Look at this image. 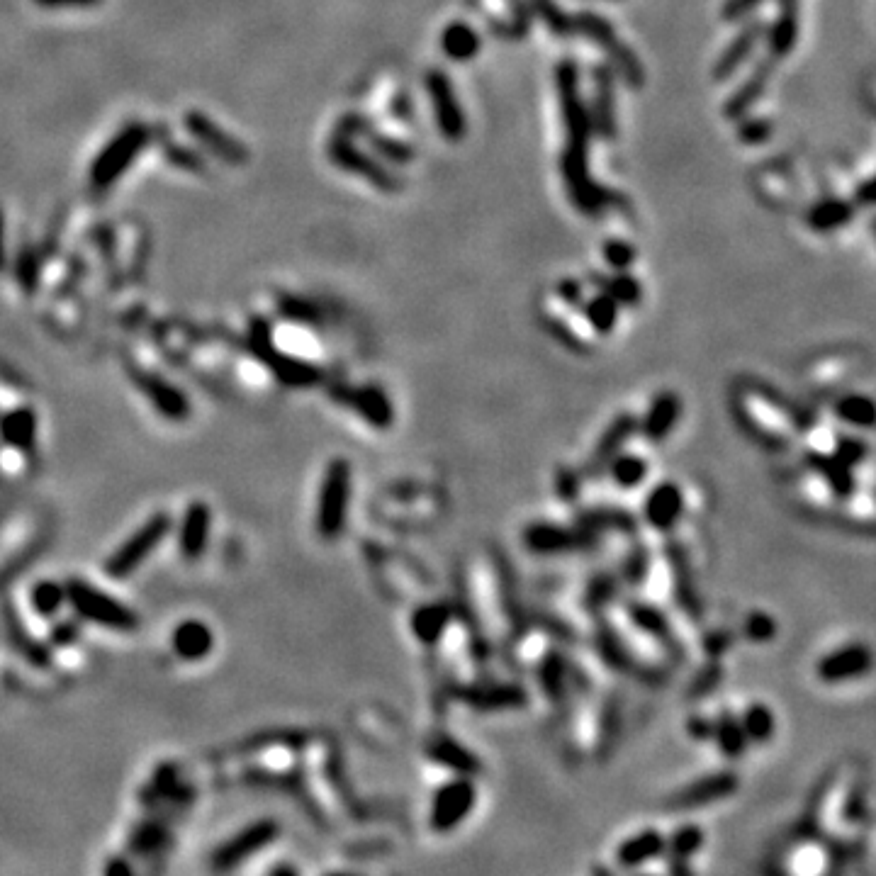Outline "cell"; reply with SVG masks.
Listing matches in <instances>:
<instances>
[{
	"instance_id": "obj_33",
	"label": "cell",
	"mask_w": 876,
	"mask_h": 876,
	"mask_svg": "<svg viewBox=\"0 0 876 876\" xmlns=\"http://www.w3.org/2000/svg\"><path fill=\"white\" fill-rule=\"evenodd\" d=\"M701 847H704V830L696 825H682L667 838L665 855H672L670 859H677V862H687Z\"/></svg>"
},
{
	"instance_id": "obj_29",
	"label": "cell",
	"mask_w": 876,
	"mask_h": 876,
	"mask_svg": "<svg viewBox=\"0 0 876 876\" xmlns=\"http://www.w3.org/2000/svg\"><path fill=\"white\" fill-rule=\"evenodd\" d=\"M465 699L480 709H511L524 704V692L519 687H480L477 692L465 689Z\"/></svg>"
},
{
	"instance_id": "obj_10",
	"label": "cell",
	"mask_w": 876,
	"mask_h": 876,
	"mask_svg": "<svg viewBox=\"0 0 876 876\" xmlns=\"http://www.w3.org/2000/svg\"><path fill=\"white\" fill-rule=\"evenodd\" d=\"M738 777L733 772H716L709 774L704 779H696V782L682 786L677 794H672L667 799L665 806L675 808V811H689V808H701L709 806V803L723 801L728 796H733L738 791Z\"/></svg>"
},
{
	"instance_id": "obj_19",
	"label": "cell",
	"mask_w": 876,
	"mask_h": 876,
	"mask_svg": "<svg viewBox=\"0 0 876 876\" xmlns=\"http://www.w3.org/2000/svg\"><path fill=\"white\" fill-rule=\"evenodd\" d=\"M207 536H210V509L202 502L190 504L185 511V519L181 526V553L183 558L195 560L200 558L202 550L207 546Z\"/></svg>"
},
{
	"instance_id": "obj_24",
	"label": "cell",
	"mask_w": 876,
	"mask_h": 876,
	"mask_svg": "<svg viewBox=\"0 0 876 876\" xmlns=\"http://www.w3.org/2000/svg\"><path fill=\"white\" fill-rule=\"evenodd\" d=\"M171 645L176 655L183 660H200L212 650V633L205 623L200 621H183L181 626L173 631Z\"/></svg>"
},
{
	"instance_id": "obj_27",
	"label": "cell",
	"mask_w": 876,
	"mask_h": 876,
	"mask_svg": "<svg viewBox=\"0 0 876 876\" xmlns=\"http://www.w3.org/2000/svg\"><path fill=\"white\" fill-rule=\"evenodd\" d=\"M611 480L621 487V490H636L638 485H643L645 477H648V460L636 453H619L609 463Z\"/></svg>"
},
{
	"instance_id": "obj_16",
	"label": "cell",
	"mask_w": 876,
	"mask_h": 876,
	"mask_svg": "<svg viewBox=\"0 0 876 876\" xmlns=\"http://www.w3.org/2000/svg\"><path fill=\"white\" fill-rule=\"evenodd\" d=\"M570 735L575 748L584 752V755L592 752L594 748H599L604 738V711L599 709L597 704H592V701H587V704H584V701L582 704H577L575 713H572Z\"/></svg>"
},
{
	"instance_id": "obj_42",
	"label": "cell",
	"mask_w": 876,
	"mask_h": 876,
	"mask_svg": "<svg viewBox=\"0 0 876 876\" xmlns=\"http://www.w3.org/2000/svg\"><path fill=\"white\" fill-rule=\"evenodd\" d=\"M762 0H728V5H726V10H723V15H726L728 20H735V18H740V15H745V13H750L752 8H755V5H760Z\"/></svg>"
},
{
	"instance_id": "obj_31",
	"label": "cell",
	"mask_w": 876,
	"mask_h": 876,
	"mask_svg": "<svg viewBox=\"0 0 876 876\" xmlns=\"http://www.w3.org/2000/svg\"><path fill=\"white\" fill-rule=\"evenodd\" d=\"M796 37H799V18H796V10L791 5V0H786L784 13L779 15L777 25L769 32V52L774 56L786 54L796 44Z\"/></svg>"
},
{
	"instance_id": "obj_43",
	"label": "cell",
	"mask_w": 876,
	"mask_h": 876,
	"mask_svg": "<svg viewBox=\"0 0 876 876\" xmlns=\"http://www.w3.org/2000/svg\"><path fill=\"white\" fill-rule=\"evenodd\" d=\"M845 816H847V821H862L864 818V801H862V794H852L850 796V801H847V806H845Z\"/></svg>"
},
{
	"instance_id": "obj_40",
	"label": "cell",
	"mask_w": 876,
	"mask_h": 876,
	"mask_svg": "<svg viewBox=\"0 0 876 876\" xmlns=\"http://www.w3.org/2000/svg\"><path fill=\"white\" fill-rule=\"evenodd\" d=\"M835 456H838L840 460H845L847 465H857V463H862V460L869 456V446L862 441V438L840 436L838 438V451H835Z\"/></svg>"
},
{
	"instance_id": "obj_41",
	"label": "cell",
	"mask_w": 876,
	"mask_h": 876,
	"mask_svg": "<svg viewBox=\"0 0 876 876\" xmlns=\"http://www.w3.org/2000/svg\"><path fill=\"white\" fill-rule=\"evenodd\" d=\"M587 314H589V322H592L599 331H609L614 327L616 312H614V302H611L609 297H599L597 302H592Z\"/></svg>"
},
{
	"instance_id": "obj_18",
	"label": "cell",
	"mask_w": 876,
	"mask_h": 876,
	"mask_svg": "<svg viewBox=\"0 0 876 876\" xmlns=\"http://www.w3.org/2000/svg\"><path fill=\"white\" fill-rule=\"evenodd\" d=\"M638 431V421L633 417H628V414H623L614 421V424L609 426V429L604 431L602 438L597 441V446H594L592 458H589V465H592L594 470H602L604 465H609L611 460L621 453V448L626 446L628 438Z\"/></svg>"
},
{
	"instance_id": "obj_46",
	"label": "cell",
	"mask_w": 876,
	"mask_h": 876,
	"mask_svg": "<svg viewBox=\"0 0 876 876\" xmlns=\"http://www.w3.org/2000/svg\"><path fill=\"white\" fill-rule=\"evenodd\" d=\"M859 200L862 202H876V178L874 181L864 183L862 190H859Z\"/></svg>"
},
{
	"instance_id": "obj_14",
	"label": "cell",
	"mask_w": 876,
	"mask_h": 876,
	"mask_svg": "<svg viewBox=\"0 0 876 876\" xmlns=\"http://www.w3.org/2000/svg\"><path fill=\"white\" fill-rule=\"evenodd\" d=\"M679 414H682V404H679L677 395H672V392H665V395H657L655 402L650 404L648 414H645V419L640 421L638 431L648 438L650 443H660L665 441L667 436L675 431Z\"/></svg>"
},
{
	"instance_id": "obj_7",
	"label": "cell",
	"mask_w": 876,
	"mask_h": 876,
	"mask_svg": "<svg viewBox=\"0 0 876 876\" xmlns=\"http://www.w3.org/2000/svg\"><path fill=\"white\" fill-rule=\"evenodd\" d=\"M477 791L475 784L470 782V777H458L453 782L443 784L436 791L434 803H431L429 823L436 833H448V830H456L465 818L470 816V811L475 808Z\"/></svg>"
},
{
	"instance_id": "obj_21",
	"label": "cell",
	"mask_w": 876,
	"mask_h": 876,
	"mask_svg": "<svg viewBox=\"0 0 876 876\" xmlns=\"http://www.w3.org/2000/svg\"><path fill=\"white\" fill-rule=\"evenodd\" d=\"M511 645V660L521 667H538L550 655V631L543 626H529L514 638Z\"/></svg>"
},
{
	"instance_id": "obj_1",
	"label": "cell",
	"mask_w": 876,
	"mask_h": 876,
	"mask_svg": "<svg viewBox=\"0 0 876 876\" xmlns=\"http://www.w3.org/2000/svg\"><path fill=\"white\" fill-rule=\"evenodd\" d=\"M465 594L470 599V614L482 638L490 645H499L509 640L514 623V597L507 575L490 555H480L468 567L465 577Z\"/></svg>"
},
{
	"instance_id": "obj_4",
	"label": "cell",
	"mask_w": 876,
	"mask_h": 876,
	"mask_svg": "<svg viewBox=\"0 0 876 876\" xmlns=\"http://www.w3.org/2000/svg\"><path fill=\"white\" fill-rule=\"evenodd\" d=\"M171 531V516L168 514H156L139 529L137 533L127 538L122 543L120 550L110 555L108 563H105V572L112 580H122V577L132 575L139 565L159 548V543L164 541L166 533Z\"/></svg>"
},
{
	"instance_id": "obj_28",
	"label": "cell",
	"mask_w": 876,
	"mask_h": 876,
	"mask_svg": "<svg viewBox=\"0 0 876 876\" xmlns=\"http://www.w3.org/2000/svg\"><path fill=\"white\" fill-rule=\"evenodd\" d=\"M740 726H743L745 735H748V743L765 745L772 740L774 730H777V721H774V713L769 706L750 704L743 711V716H740Z\"/></svg>"
},
{
	"instance_id": "obj_32",
	"label": "cell",
	"mask_w": 876,
	"mask_h": 876,
	"mask_svg": "<svg viewBox=\"0 0 876 876\" xmlns=\"http://www.w3.org/2000/svg\"><path fill=\"white\" fill-rule=\"evenodd\" d=\"M429 752H431V757H434V762H438V765L451 767V769H456V772H463V774L477 772L475 757L470 755V752L465 750V748H460L458 743H453L451 738H448V740L441 738L436 745H431Z\"/></svg>"
},
{
	"instance_id": "obj_23",
	"label": "cell",
	"mask_w": 876,
	"mask_h": 876,
	"mask_svg": "<svg viewBox=\"0 0 876 876\" xmlns=\"http://www.w3.org/2000/svg\"><path fill=\"white\" fill-rule=\"evenodd\" d=\"M346 404H351L368 424L385 429L387 424H392V404L387 402V397L378 387H363L361 392L348 390L344 395Z\"/></svg>"
},
{
	"instance_id": "obj_35",
	"label": "cell",
	"mask_w": 876,
	"mask_h": 876,
	"mask_svg": "<svg viewBox=\"0 0 876 876\" xmlns=\"http://www.w3.org/2000/svg\"><path fill=\"white\" fill-rule=\"evenodd\" d=\"M3 434L13 446L27 448L32 443V438H35V419H32L30 412L13 414V417L5 419Z\"/></svg>"
},
{
	"instance_id": "obj_13",
	"label": "cell",
	"mask_w": 876,
	"mask_h": 876,
	"mask_svg": "<svg viewBox=\"0 0 876 876\" xmlns=\"http://www.w3.org/2000/svg\"><path fill=\"white\" fill-rule=\"evenodd\" d=\"M665 847H667V838L660 833V830H640V833L631 835L628 840H623L619 847H616V862L621 864L623 869H636L643 867V864L653 862V859H660L665 855Z\"/></svg>"
},
{
	"instance_id": "obj_34",
	"label": "cell",
	"mask_w": 876,
	"mask_h": 876,
	"mask_svg": "<svg viewBox=\"0 0 876 876\" xmlns=\"http://www.w3.org/2000/svg\"><path fill=\"white\" fill-rule=\"evenodd\" d=\"M760 35H762V25H750L748 30L743 32V35L735 37V42L726 49L721 64H718L716 76H728V73H733L735 69H738V66L743 64L745 59H748V54L752 52V47H755L757 37Z\"/></svg>"
},
{
	"instance_id": "obj_8",
	"label": "cell",
	"mask_w": 876,
	"mask_h": 876,
	"mask_svg": "<svg viewBox=\"0 0 876 876\" xmlns=\"http://www.w3.org/2000/svg\"><path fill=\"white\" fill-rule=\"evenodd\" d=\"M594 543V531L582 526H558V524H533L524 531V546L541 555H560L587 550Z\"/></svg>"
},
{
	"instance_id": "obj_11",
	"label": "cell",
	"mask_w": 876,
	"mask_h": 876,
	"mask_svg": "<svg viewBox=\"0 0 876 876\" xmlns=\"http://www.w3.org/2000/svg\"><path fill=\"white\" fill-rule=\"evenodd\" d=\"M278 835V825L273 821H258L249 825L246 830H241L234 840H229L227 845H222L217 850L215 862L217 869H234L241 862H246L249 857H254L256 852H261L263 847H268Z\"/></svg>"
},
{
	"instance_id": "obj_25",
	"label": "cell",
	"mask_w": 876,
	"mask_h": 876,
	"mask_svg": "<svg viewBox=\"0 0 876 876\" xmlns=\"http://www.w3.org/2000/svg\"><path fill=\"white\" fill-rule=\"evenodd\" d=\"M713 740L718 743V750L730 757V760L745 755V750H748V735H745L743 726H740V718L728 711L713 723Z\"/></svg>"
},
{
	"instance_id": "obj_17",
	"label": "cell",
	"mask_w": 876,
	"mask_h": 876,
	"mask_svg": "<svg viewBox=\"0 0 876 876\" xmlns=\"http://www.w3.org/2000/svg\"><path fill=\"white\" fill-rule=\"evenodd\" d=\"M808 465H811L813 473L821 475V480L828 485V490L835 494L838 499H850L855 494V475H852V465H847L845 460L838 456H825V453H808L806 456Z\"/></svg>"
},
{
	"instance_id": "obj_30",
	"label": "cell",
	"mask_w": 876,
	"mask_h": 876,
	"mask_svg": "<svg viewBox=\"0 0 876 876\" xmlns=\"http://www.w3.org/2000/svg\"><path fill=\"white\" fill-rule=\"evenodd\" d=\"M852 219V207L842 200H823L808 215V224L818 232H833Z\"/></svg>"
},
{
	"instance_id": "obj_38",
	"label": "cell",
	"mask_w": 876,
	"mask_h": 876,
	"mask_svg": "<svg viewBox=\"0 0 876 876\" xmlns=\"http://www.w3.org/2000/svg\"><path fill=\"white\" fill-rule=\"evenodd\" d=\"M64 599H66V589H61L59 584L54 582L37 584L35 592H32V604H35V609L44 616H52L54 611H59Z\"/></svg>"
},
{
	"instance_id": "obj_2",
	"label": "cell",
	"mask_w": 876,
	"mask_h": 876,
	"mask_svg": "<svg viewBox=\"0 0 876 876\" xmlns=\"http://www.w3.org/2000/svg\"><path fill=\"white\" fill-rule=\"evenodd\" d=\"M351 477V465L344 458H334L324 470L322 490H319L317 499V531L327 541L339 536L346 526Z\"/></svg>"
},
{
	"instance_id": "obj_26",
	"label": "cell",
	"mask_w": 876,
	"mask_h": 876,
	"mask_svg": "<svg viewBox=\"0 0 876 876\" xmlns=\"http://www.w3.org/2000/svg\"><path fill=\"white\" fill-rule=\"evenodd\" d=\"M835 417L855 429H876V402L867 395H845L835 402Z\"/></svg>"
},
{
	"instance_id": "obj_9",
	"label": "cell",
	"mask_w": 876,
	"mask_h": 876,
	"mask_svg": "<svg viewBox=\"0 0 876 876\" xmlns=\"http://www.w3.org/2000/svg\"><path fill=\"white\" fill-rule=\"evenodd\" d=\"M874 670V653L869 645L850 643L821 657L816 665V675L825 684H842L850 679H859Z\"/></svg>"
},
{
	"instance_id": "obj_6",
	"label": "cell",
	"mask_w": 876,
	"mask_h": 876,
	"mask_svg": "<svg viewBox=\"0 0 876 876\" xmlns=\"http://www.w3.org/2000/svg\"><path fill=\"white\" fill-rule=\"evenodd\" d=\"M443 511L441 497L434 492L392 494L378 504V516L397 529H417L436 521Z\"/></svg>"
},
{
	"instance_id": "obj_37",
	"label": "cell",
	"mask_w": 876,
	"mask_h": 876,
	"mask_svg": "<svg viewBox=\"0 0 876 876\" xmlns=\"http://www.w3.org/2000/svg\"><path fill=\"white\" fill-rule=\"evenodd\" d=\"M767 73H769L767 66H765V69H757V71H755V76L750 78V83H745V86L740 88L738 93H735L733 103L728 105V112H730V115H738V112L748 110L750 105L755 103L757 98H760L762 88H765V81H767Z\"/></svg>"
},
{
	"instance_id": "obj_12",
	"label": "cell",
	"mask_w": 876,
	"mask_h": 876,
	"mask_svg": "<svg viewBox=\"0 0 876 876\" xmlns=\"http://www.w3.org/2000/svg\"><path fill=\"white\" fill-rule=\"evenodd\" d=\"M645 521L655 531L675 529L684 514V492L675 482H662L645 499Z\"/></svg>"
},
{
	"instance_id": "obj_5",
	"label": "cell",
	"mask_w": 876,
	"mask_h": 876,
	"mask_svg": "<svg viewBox=\"0 0 876 876\" xmlns=\"http://www.w3.org/2000/svg\"><path fill=\"white\" fill-rule=\"evenodd\" d=\"M436 648L441 650L448 675L456 679V684H463V687L475 684L477 670H480V653H477V640L468 623L453 616L443 636L438 638Z\"/></svg>"
},
{
	"instance_id": "obj_20",
	"label": "cell",
	"mask_w": 876,
	"mask_h": 876,
	"mask_svg": "<svg viewBox=\"0 0 876 876\" xmlns=\"http://www.w3.org/2000/svg\"><path fill=\"white\" fill-rule=\"evenodd\" d=\"M451 619H453L451 606L441 602L421 604L412 616V633L424 645H436L438 638H441L443 631L448 628V623H451Z\"/></svg>"
},
{
	"instance_id": "obj_3",
	"label": "cell",
	"mask_w": 876,
	"mask_h": 876,
	"mask_svg": "<svg viewBox=\"0 0 876 876\" xmlns=\"http://www.w3.org/2000/svg\"><path fill=\"white\" fill-rule=\"evenodd\" d=\"M66 599L78 611V616L95 623V626L110 628V631H134L139 626L137 616L127 606H122L110 594L100 592V589L91 587V584L83 580L69 582Z\"/></svg>"
},
{
	"instance_id": "obj_15",
	"label": "cell",
	"mask_w": 876,
	"mask_h": 876,
	"mask_svg": "<svg viewBox=\"0 0 876 876\" xmlns=\"http://www.w3.org/2000/svg\"><path fill=\"white\" fill-rule=\"evenodd\" d=\"M412 563H404L402 558H387L380 563V582L385 584L387 592L397 599H417L426 592L424 577L419 575Z\"/></svg>"
},
{
	"instance_id": "obj_45",
	"label": "cell",
	"mask_w": 876,
	"mask_h": 876,
	"mask_svg": "<svg viewBox=\"0 0 876 876\" xmlns=\"http://www.w3.org/2000/svg\"><path fill=\"white\" fill-rule=\"evenodd\" d=\"M609 258L621 266V263H626L628 258H631V251H628L626 246H609Z\"/></svg>"
},
{
	"instance_id": "obj_44",
	"label": "cell",
	"mask_w": 876,
	"mask_h": 876,
	"mask_svg": "<svg viewBox=\"0 0 876 876\" xmlns=\"http://www.w3.org/2000/svg\"><path fill=\"white\" fill-rule=\"evenodd\" d=\"M689 733H692L694 738L711 740L713 738V723L706 721V718H692V723H689Z\"/></svg>"
},
{
	"instance_id": "obj_22",
	"label": "cell",
	"mask_w": 876,
	"mask_h": 876,
	"mask_svg": "<svg viewBox=\"0 0 876 876\" xmlns=\"http://www.w3.org/2000/svg\"><path fill=\"white\" fill-rule=\"evenodd\" d=\"M429 91L434 93V103H436V112H438V122H441V129L451 139H458L460 134H463V117H460L458 103H456V100H453L451 86H448L446 78H443L441 73H431Z\"/></svg>"
},
{
	"instance_id": "obj_39",
	"label": "cell",
	"mask_w": 876,
	"mask_h": 876,
	"mask_svg": "<svg viewBox=\"0 0 876 876\" xmlns=\"http://www.w3.org/2000/svg\"><path fill=\"white\" fill-rule=\"evenodd\" d=\"M745 636L755 640V643H767V640L777 636V623L765 611H755L745 619Z\"/></svg>"
},
{
	"instance_id": "obj_36",
	"label": "cell",
	"mask_w": 876,
	"mask_h": 876,
	"mask_svg": "<svg viewBox=\"0 0 876 876\" xmlns=\"http://www.w3.org/2000/svg\"><path fill=\"white\" fill-rule=\"evenodd\" d=\"M443 49H446L453 59L463 61L477 49V37L468 30V27L456 25L446 32V37H443Z\"/></svg>"
}]
</instances>
